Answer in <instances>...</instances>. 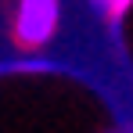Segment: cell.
<instances>
[{
  "instance_id": "7a4b0ae2",
  "label": "cell",
  "mask_w": 133,
  "mask_h": 133,
  "mask_svg": "<svg viewBox=\"0 0 133 133\" xmlns=\"http://www.w3.org/2000/svg\"><path fill=\"white\" fill-rule=\"evenodd\" d=\"M90 4H94V11H97L101 18H111V22H115V18H122V15L130 11L133 0H90Z\"/></svg>"
},
{
  "instance_id": "6da1fadb",
  "label": "cell",
  "mask_w": 133,
  "mask_h": 133,
  "mask_svg": "<svg viewBox=\"0 0 133 133\" xmlns=\"http://www.w3.org/2000/svg\"><path fill=\"white\" fill-rule=\"evenodd\" d=\"M58 0H22L15 18V43L22 50H40L58 32Z\"/></svg>"
},
{
  "instance_id": "3957f363",
  "label": "cell",
  "mask_w": 133,
  "mask_h": 133,
  "mask_svg": "<svg viewBox=\"0 0 133 133\" xmlns=\"http://www.w3.org/2000/svg\"><path fill=\"white\" fill-rule=\"evenodd\" d=\"M115 133H126V130H115Z\"/></svg>"
}]
</instances>
